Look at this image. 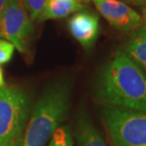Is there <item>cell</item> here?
Wrapping results in <instances>:
<instances>
[{"label":"cell","instance_id":"6da1fadb","mask_svg":"<svg viewBox=\"0 0 146 146\" xmlns=\"http://www.w3.org/2000/svg\"><path fill=\"white\" fill-rule=\"evenodd\" d=\"M94 94L106 107L146 112V72L119 49L99 72Z\"/></svg>","mask_w":146,"mask_h":146},{"label":"cell","instance_id":"7a4b0ae2","mask_svg":"<svg viewBox=\"0 0 146 146\" xmlns=\"http://www.w3.org/2000/svg\"><path fill=\"white\" fill-rule=\"evenodd\" d=\"M70 94L68 82H57L46 89L31 110L19 146H45L48 143L68 115Z\"/></svg>","mask_w":146,"mask_h":146},{"label":"cell","instance_id":"3957f363","mask_svg":"<svg viewBox=\"0 0 146 146\" xmlns=\"http://www.w3.org/2000/svg\"><path fill=\"white\" fill-rule=\"evenodd\" d=\"M30 115V103L21 89L0 86V143L20 141Z\"/></svg>","mask_w":146,"mask_h":146},{"label":"cell","instance_id":"277c9868","mask_svg":"<svg viewBox=\"0 0 146 146\" xmlns=\"http://www.w3.org/2000/svg\"><path fill=\"white\" fill-rule=\"evenodd\" d=\"M103 117L116 146H146V112L106 107Z\"/></svg>","mask_w":146,"mask_h":146},{"label":"cell","instance_id":"5b68a950","mask_svg":"<svg viewBox=\"0 0 146 146\" xmlns=\"http://www.w3.org/2000/svg\"><path fill=\"white\" fill-rule=\"evenodd\" d=\"M31 31V20L21 0H8L0 13V38H5L20 52H24Z\"/></svg>","mask_w":146,"mask_h":146},{"label":"cell","instance_id":"8992f818","mask_svg":"<svg viewBox=\"0 0 146 146\" xmlns=\"http://www.w3.org/2000/svg\"><path fill=\"white\" fill-rule=\"evenodd\" d=\"M98 11L109 24L122 33L137 30L141 24V17L135 10L119 0H92Z\"/></svg>","mask_w":146,"mask_h":146},{"label":"cell","instance_id":"52a82bcc","mask_svg":"<svg viewBox=\"0 0 146 146\" xmlns=\"http://www.w3.org/2000/svg\"><path fill=\"white\" fill-rule=\"evenodd\" d=\"M68 30L73 38L86 50L94 46L100 33L99 16L91 11H80L71 16L68 21Z\"/></svg>","mask_w":146,"mask_h":146},{"label":"cell","instance_id":"ba28073f","mask_svg":"<svg viewBox=\"0 0 146 146\" xmlns=\"http://www.w3.org/2000/svg\"><path fill=\"white\" fill-rule=\"evenodd\" d=\"M75 137L78 146H107L84 108L78 113Z\"/></svg>","mask_w":146,"mask_h":146},{"label":"cell","instance_id":"9c48e42d","mask_svg":"<svg viewBox=\"0 0 146 146\" xmlns=\"http://www.w3.org/2000/svg\"><path fill=\"white\" fill-rule=\"evenodd\" d=\"M122 49L146 72V25L131 33Z\"/></svg>","mask_w":146,"mask_h":146},{"label":"cell","instance_id":"30bf717a","mask_svg":"<svg viewBox=\"0 0 146 146\" xmlns=\"http://www.w3.org/2000/svg\"><path fill=\"white\" fill-rule=\"evenodd\" d=\"M84 4L81 0H49L48 4L38 20L60 19L71 13L83 10Z\"/></svg>","mask_w":146,"mask_h":146},{"label":"cell","instance_id":"8fae6325","mask_svg":"<svg viewBox=\"0 0 146 146\" xmlns=\"http://www.w3.org/2000/svg\"><path fill=\"white\" fill-rule=\"evenodd\" d=\"M48 146H74L70 127L60 125L49 139Z\"/></svg>","mask_w":146,"mask_h":146},{"label":"cell","instance_id":"7c38bea8","mask_svg":"<svg viewBox=\"0 0 146 146\" xmlns=\"http://www.w3.org/2000/svg\"><path fill=\"white\" fill-rule=\"evenodd\" d=\"M31 21L39 19L49 0H21Z\"/></svg>","mask_w":146,"mask_h":146},{"label":"cell","instance_id":"4fadbf2b","mask_svg":"<svg viewBox=\"0 0 146 146\" xmlns=\"http://www.w3.org/2000/svg\"><path fill=\"white\" fill-rule=\"evenodd\" d=\"M14 46L7 40L0 39V65L9 63L14 53Z\"/></svg>","mask_w":146,"mask_h":146},{"label":"cell","instance_id":"5bb4252c","mask_svg":"<svg viewBox=\"0 0 146 146\" xmlns=\"http://www.w3.org/2000/svg\"><path fill=\"white\" fill-rule=\"evenodd\" d=\"M5 86V80H4V74H3L2 68H0V86Z\"/></svg>","mask_w":146,"mask_h":146},{"label":"cell","instance_id":"9a60e30c","mask_svg":"<svg viewBox=\"0 0 146 146\" xmlns=\"http://www.w3.org/2000/svg\"><path fill=\"white\" fill-rule=\"evenodd\" d=\"M8 0H0V13H1V11H3V9L7 4Z\"/></svg>","mask_w":146,"mask_h":146},{"label":"cell","instance_id":"2e32d148","mask_svg":"<svg viewBox=\"0 0 146 146\" xmlns=\"http://www.w3.org/2000/svg\"><path fill=\"white\" fill-rule=\"evenodd\" d=\"M132 2L136 3V4H139V5L146 4V0H132Z\"/></svg>","mask_w":146,"mask_h":146},{"label":"cell","instance_id":"e0dca14e","mask_svg":"<svg viewBox=\"0 0 146 146\" xmlns=\"http://www.w3.org/2000/svg\"><path fill=\"white\" fill-rule=\"evenodd\" d=\"M0 146H19V142H16V143H11V144H1Z\"/></svg>","mask_w":146,"mask_h":146},{"label":"cell","instance_id":"ac0fdd59","mask_svg":"<svg viewBox=\"0 0 146 146\" xmlns=\"http://www.w3.org/2000/svg\"><path fill=\"white\" fill-rule=\"evenodd\" d=\"M144 21H145V25H146V9L144 11Z\"/></svg>","mask_w":146,"mask_h":146},{"label":"cell","instance_id":"d6986e66","mask_svg":"<svg viewBox=\"0 0 146 146\" xmlns=\"http://www.w3.org/2000/svg\"><path fill=\"white\" fill-rule=\"evenodd\" d=\"M127 1H130V2H132V0H127Z\"/></svg>","mask_w":146,"mask_h":146}]
</instances>
